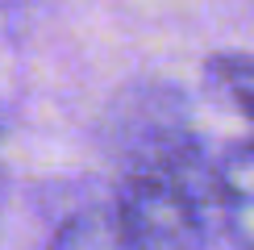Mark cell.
<instances>
[{
  "label": "cell",
  "instance_id": "obj_1",
  "mask_svg": "<svg viewBox=\"0 0 254 250\" xmlns=\"http://www.w3.org/2000/svg\"><path fill=\"white\" fill-rule=\"evenodd\" d=\"M113 208L133 250H204L221 196L213 167L192 150L125 167Z\"/></svg>",
  "mask_w": 254,
  "mask_h": 250
},
{
  "label": "cell",
  "instance_id": "obj_2",
  "mask_svg": "<svg viewBox=\"0 0 254 250\" xmlns=\"http://www.w3.org/2000/svg\"><path fill=\"white\" fill-rule=\"evenodd\" d=\"M50 250H133L121 229V217L113 204H92L71 213L67 221L55 229Z\"/></svg>",
  "mask_w": 254,
  "mask_h": 250
},
{
  "label": "cell",
  "instance_id": "obj_3",
  "mask_svg": "<svg viewBox=\"0 0 254 250\" xmlns=\"http://www.w3.org/2000/svg\"><path fill=\"white\" fill-rule=\"evenodd\" d=\"M208 88L221 92L225 104H234L242 113V121L254 129V55L246 50H221L204 62Z\"/></svg>",
  "mask_w": 254,
  "mask_h": 250
},
{
  "label": "cell",
  "instance_id": "obj_4",
  "mask_svg": "<svg viewBox=\"0 0 254 250\" xmlns=\"http://www.w3.org/2000/svg\"><path fill=\"white\" fill-rule=\"evenodd\" d=\"M221 217H225V229L238 242V250H254V196L225 200L221 204Z\"/></svg>",
  "mask_w": 254,
  "mask_h": 250
}]
</instances>
